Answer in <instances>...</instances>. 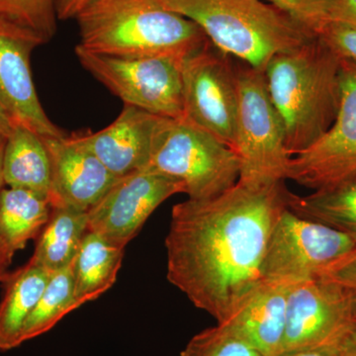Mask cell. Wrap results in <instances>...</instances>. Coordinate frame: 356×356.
<instances>
[{
  "label": "cell",
  "mask_w": 356,
  "mask_h": 356,
  "mask_svg": "<svg viewBox=\"0 0 356 356\" xmlns=\"http://www.w3.org/2000/svg\"><path fill=\"white\" fill-rule=\"evenodd\" d=\"M343 350L350 356H356V324L355 331H353L350 339L344 346Z\"/></svg>",
  "instance_id": "e575fe53"
},
{
  "label": "cell",
  "mask_w": 356,
  "mask_h": 356,
  "mask_svg": "<svg viewBox=\"0 0 356 356\" xmlns=\"http://www.w3.org/2000/svg\"><path fill=\"white\" fill-rule=\"evenodd\" d=\"M356 250L339 229L306 219L284 207L274 222L261 266L262 281L292 286L317 280L334 262Z\"/></svg>",
  "instance_id": "52a82bcc"
},
{
  "label": "cell",
  "mask_w": 356,
  "mask_h": 356,
  "mask_svg": "<svg viewBox=\"0 0 356 356\" xmlns=\"http://www.w3.org/2000/svg\"><path fill=\"white\" fill-rule=\"evenodd\" d=\"M40 44L32 33L0 19V102L14 125L40 137H63V131L44 112L33 81L30 58Z\"/></svg>",
  "instance_id": "4fadbf2b"
},
{
  "label": "cell",
  "mask_w": 356,
  "mask_h": 356,
  "mask_svg": "<svg viewBox=\"0 0 356 356\" xmlns=\"http://www.w3.org/2000/svg\"><path fill=\"white\" fill-rule=\"evenodd\" d=\"M180 356H264L222 324L203 330L185 346Z\"/></svg>",
  "instance_id": "d4e9b609"
},
{
  "label": "cell",
  "mask_w": 356,
  "mask_h": 356,
  "mask_svg": "<svg viewBox=\"0 0 356 356\" xmlns=\"http://www.w3.org/2000/svg\"><path fill=\"white\" fill-rule=\"evenodd\" d=\"M144 170L179 182L192 200L220 195L238 181L235 152L184 116L159 117Z\"/></svg>",
  "instance_id": "5b68a950"
},
{
  "label": "cell",
  "mask_w": 356,
  "mask_h": 356,
  "mask_svg": "<svg viewBox=\"0 0 356 356\" xmlns=\"http://www.w3.org/2000/svg\"><path fill=\"white\" fill-rule=\"evenodd\" d=\"M278 356H350L344 350H313L282 353Z\"/></svg>",
  "instance_id": "1f68e13d"
},
{
  "label": "cell",
  "mask_w": 356,
  "mask_h": 356,
  "mask_svg": "<svg viewBox=\"0 0 356 356\" xmlns=\"http://www.w3.org/2000/svg\"><path fill=\"white\" fill-rule=\"evenodd\" d=\"M238 107L235 152L240 161L238 181L252 186L284 182L292 156L284 128L266 88L264 70H236Z\"/></svg>",
  "instance_id": "8992f818"
},
{
  "label": "cell",
  "mask_w": 356,
  "mask_h": 356,
  "mask_svg": "<svg viewBox=\"0 0 356 356\" xmlns=\"http://www.w3.org/2000/svg\"><path fill=\"white\" fill-rule=\"evenodd\" d=\"M88 232V211L53 207L30 261L53 273L62 270L74 261Z\"/></svg>",
  "instance_id": "ffe728a7"
},
{
  "label": "cell",
  "mask_w": 356,
  "mask_h": 356,
  "mask_svg": "<svg viewBox=\"0 0 356 356\" xmlns=\"http://www.w3.org/2000/svg\"><path fill=\"white\" fill-rule=\"evenodd\" d=\"M72 266L51 274L38 304L23 327L22 343L50 331L70 312L76 310Z\"/></svg>",
  "instance_id": "603a6c76"
},
{
  "label": "cell",
  "mask_w": 356,
  "mask_h": 356,
  "mask_svg": "<svg viewBox=\"0 0 356 356\" xmlns=\"http://www.w3.org/2000/svg\"><path fill=\"white\" fill-rule=\"evenodd\" d=\"M42 139L51 159V208L88 211L118 178L74 135Z\"/></svg>",
  "instance_id": "5bb4252c"
},
{
  "label": "cell",
  "mask_w": 356,
  "mask_h": 356,
  "mask_svg": "<svg viewBox=\"0 0 356 356\" xmlns=\"http://www.w3.org/2000/svg\"><path fill=\"white\" fill-rule=\"evenodd\" d=\"M3 177L4 184L11 188L32 191L50 201L51 159L42 137L14 126L4 147Z\"/></svg>",
  "instance_id": "e0dca14e"
},
{
  "label": "cell",
  "mask_w": 356,
  "mask_h": 356,
  "mask_svg": "<svg viewBox=\"0 0 356 356\" xmlns=\"http://www.w3.org/2000/svg\"><path fill=\"white\" fill-rule=\"evenodd\" d=\"M6 139H2L0 138V192L2 191V186L4 184L3 177V156H4V147H6Z\"/></svg>",
  "instance_id": "836d02e7"
},
{
  "label": "cell",
  "mask_w": 356,
  "mask_h": 356,
  "mask_svg": "<svg viewBox=\"0 0 356 356\" xmlns=\"http://www.w3.org/2000/svg\"><path fill=\"white\" fill-rule=\"evenodd\" d=\"M291 18L294 22L318 36L329 24L332 0H264Z\"/></svg>",
  "instance_id": "484cf974"
},
{
  "label": "cell",
  "mask_w": 356,
  "mask_h": 356,
  "mask_svg": "<svg viewBox=\"0 0 356 356\" xmlns=\"http://www.w3.org/2000/svg\"><path fill=\"white\" fill-rule=\"evenodd\" d=\"M159 117L125 105L108 127L74 137L115 177H125L147 165Z\"/></svg>",
  "instance_id": "9a60e30c"
},
{
  "label": "cell",
  "mask_w": 356,
  "mask_h": 356,
  "mask_svg": "<svg viewBox=\"0 0 356 356\" xmlns=\"http://www.w3.org/2000/svg\"><path fill=\"white\" fill-rule=\"evenodd\" d=\"M318 278L332 281L356 294V250L332 264Z\"/></svg>",
  "instance_id": "83f0119b"
},
{
  "label": "cell",
  "mask_w": 356,
  "mask_h": 356,
  "mask_svg": "<svg viewBox=\"0 0 356 356\" xmlns=\"http://www.w3.org/2000/svg\"><path fill=\"white\" fill-rule=\"evenodd\" d=\"M51 274L29 261L4 278L6 291L0 303V350H10L22 343L23 327L38 304Z\"/></svg>",
  "instance_id": "ac0fdd59"
},
{
  "label": "cell",
  "mask_w": 356,
  "mask_h": 356,
  "mask_svg": "<svg viewBox=\"0 0 356 356\" xmlns=\"http://www.w3.org/2000/svg\"><path fill=\"white\" fill-rule=\"evenodd\" d=\"M283 182L238 181L220 195L175 204L165 236L166 277L217 324L227 322L264 283L262 261L278 215Z\"/></svg>",
  "instance_id": "6da1fadb"
},
{
  "label": "cell",
  "mask_w": 356,
  "mask_h": 356,
  "mask_svg": "<svg viewBox=\"0 0 356 356\" xmlns=\"http://www.w3.org/2000/svg\"><path fill=\"white\" fill-rule=\"evenodd\" d=\"M341 83V102L331 128L293 156L288 166L286 180L312 191L356 177V65L343 58Z\"/></svg>",
  "instance_id": "8fae6325"
},
{
  "label": "cell",
  "mask_w": 356,
  "mask_h": 356,
  "mask_svg": "<svg viewBox=\"0 0 356 356\" xmlns=\"http://www.w3.org/2000/svg\"><path fill=\"white\" fill-rule=\"evenodd\" d=\"M177 193H184L179 182L149 170L118 177L88 211V231L126 248L154 211Z\"/></svg>",
  "instance_id": "7c38bea8"
},
{
  "label": "cell",
  "mask_w": 356,
  "mask_h": 356,
  "mask_svg": "<svg viewBox=\"0 0 356 356\" xmlns=\"http://www.w3.org/2000/svg\"><path fill=\"white\" fill-rule=\"evenodd\" d=\"M286 203L299 216L339 229L356 243V177L305 196L287 191Z\"/></svg>",
  "instance_id": "44dd1931"
},
{
  "label": "cell",
  "mask_w": 356,
  "mask_h": 356,
  "mask_svg": "<svg viewBox=\"0 0 356 356\" xmlns=\"http://www.w3.org/2000/svg\"><path fill=\"white\" fill-rule=\"evenodd\" d=\"M79 63L125 105L156 116H184L181 67L168 57H116L76 47Z\"/></svg>",
  "instance_id": "ba28073f"
},
{
  "label": "cell",
  "mask_w": 356,
  "mask_h": 356,
  "mask_svg": "<svg viewBox=\"0 0 356 356\" xmlns=\"http://www.w3.org/2000/svg\"><path fill=\"white\" fill-rule=\"evenodd\" d=\"M93 1L95 0H58V20L76 19V16Z\"/></svg>",
  "instance_id": "f546056e"
},
{
  "label": "cell",
  "mask_w": 356,
  "mask_h": 356,
  "mask_svg": "<svg viewBox=\"0 0 356 356\" xmlns=\"http://www.w3.org/2000/svg\"><path fill=\"white\" fill-rule=\"evenodd\" d=\"M339 57L356 65V29L341 23L331 22L318 35Z\"/></svg>",
  "instance_id": "4316f807"
},
{
  "label": "cell",
  "mask_w": 356,
  "mask_h": 356,
  "mask_svg": "<svg viewBox=\"0 0 356 356\" xmlns=\"http://www.w3.org/2000/svg\"><path fill=\"white\" fill-rule=\"evenodd\" d=\"M58 0H0V19L32 33L42 44L57 31Z\"/></svg>",
  "instance_id": "cb8c5ba5"
},
{
  "label": "cell",
  "mask_w": 356,
  "mask_h": 356,
  "mask_svg": "<svg viewBox=\"0 0 356 356\" xmlns=\"http://www.w3.org/2000/svg\"><path fill=\"white\" fill-rule=\"evenodd\" d=\"M341 58L321 37L274 56L264 69L266 88L293 156L332 125L341 102Z\"/></svg>",
  "instance_id": "7a4b0ae2"
},
{
  "label": "cell",
  "mask_w": 356,
  "mask_h": 356,
  "mask_svg": "<svg viewBox=\"0 0 356 356\" xmlns=\"http://www.w3.org/2000/svg\"><path fill=\"white\" fill-rule=\"evenodd\" d=\"M76 20L77 46L103 55L184 60L210 43L195 23L156 0H95Z\"/></svg>",
  "instance_id": "3957f363"
},
{
  "label": "cell",
  "mask_w": 356,
  "mask_h": 356,
  "mask_svg": "<svg viewBox=\"0 0 356 356\" xmlns=\"http://www.w3.org/2000/svg\"><path fill=\"white\" fill-rule=\"evenodd\" d=\"M125 248L117 247L88 232L72 261L77 308L104 294L116 282Z\"/></svg>",
  "instance_id": "d6986e66"
},
{
  "label": "cell",
  "mask_w": 356,
  "mask_h": 356,
  "mask_svg": "<svg viewBox=\"0 0 356 356\" xmlns=\"http://www.w3.org/2000/svg\"><path fill=\"white\" fill-rule=\"evenodd\" d=\"M329 19L356 29V0H332Z\"/></svg>",
  "instance_id": "f1b7e54d"
},
{
  "label": "cell",
  "mask_w": 356,
  "mask_h": 356,
  "mask_svg": "<svg viewBox=\"0 0 356 356\" xmlns=\"http://www.w3.org/2000/svg\"><path fill=\"white\" fill-rule=\"evenodd\" d=\"M14 126L15 125L11 120L10 116L0 102V138L7 139V137L10 135L11 131L13 130Z\"/></svg>",
  "instance_id": "d6a6232c"
},
{
  "label": "cell",
  "mask_w": 356,
  "mask_h": 356,
  "mask_svg": "<svg viewBox=\"0 0 356 356\" xmlns=\"http://www.w3.org/2000/svg\"><path fill=\"white\" fill-rule=\"evenodd\" d=\"M355 324V293L323 278L292 285L288 293L280 355L301 350H343Z\"/></svg>",
  "instance_id": "9c48e42d"
},
{
  "label": "cell",
  "mask_w": 356,
  "mask_h": 356,
  "mask_svg": "<svg viewBox=\"0 0 356 356\" xmlns=\"http://www.w3.org/2000/svg\"><path fill=\"white\" fill-rule=\"evenodd\" d=\"M290 287L262 283L222 325L264 356L280 355L286 325Z\"/></svg>",
  "instance_id": "2e32d148"
},
{
  "label": "cell",
  "mask_w": 356,
  "mask_h": 356,
  "mask_svg": "<svg viewBox=\"0 0 356 356\" xmlns=\"http://www.w3.org/2000/svg\"><path fill=\"white\" fill-rule=\"evenodd\" d=\"M50 201L25 189L0 192V238L14 252L39 235L50 219Z\"/></svg>",
  "instance_id": "7402d4cb"
},
{
  "label": "cell",
  "mask_w": 356,
  "mask_h": 356,
  "mask_svg": "<svg viewBox=\"0 0 356 356\" xmlns=\"http://www.w3.org/2000/svg\"><path fill=\"white\" fill-rule=\"evenodd\" d=\"M156 1L195 23L217 50L252 69L264 70L274 56L317 37L264 0Z\"/></svg>",
  "instance_id": "277c9868"
},
{
  "label": "cell",
  "mask_w": 356,
  "mask_h": 356,
  "mask_svg": "<svg viewBox=\"0 0 356 356\" xmlns=\"http://www.w3.org/2000/svg\"><path fill=\"white\" fill-rule=\"evenodd\" d=\"M184 116L233 149L238 88L236 72L211 42L182 62Z\"/></svg>",
  "instance_id": "30bf717a"
},
{
  "label": "cell",
  "mask_w": 356,
  "mask_h": 356,
  "mask_svg": "<svg viewBox=\"0 0 356 356\" xmlns=\"http://www.w3.org/2000/svg\"><path fill=\"white\" fill-rule=\"evenodd\" d=\"M15 252L0 238V281L6 277V270L10 266Z\"/></svg>",
  "instance_id": "4dcf8cb0"
}]
</instances>
